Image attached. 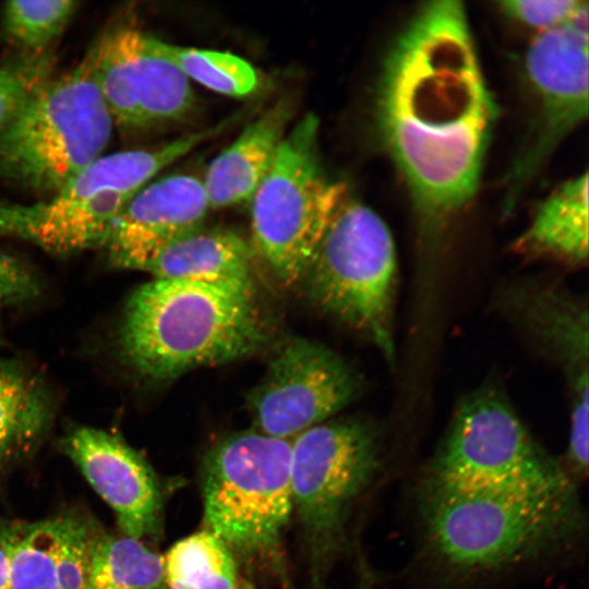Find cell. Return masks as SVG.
Masks as SVG:
<instances>
[{
  "instance_id": "17",
  "label": "cell",
  "mask_w": 589,
  "mask_h": 589,
  "mask_svg": "<svg viewBox=\"0 0 589 589\" xmlns=\"http://www.w3.org/2000/svg\"><path fill=\"white\" fill-rule=\"evenodd\" d=\"M253 253V247L233 230L201 228L157 252L141 271L164 280L251 281Z\"/></svg>"
},
{
  "instance_id": "3",
  "label": "cell",
  "mask_w": 589,
  "mask_h": 589,
  "mask_svg": "<svg viewBox=\"0 0 589 589\" xmlns=\"http://www.w3.org/2000/svg\"><path fill=\"white\" fill-rule=\"evenodd\" d=\"M420 515L431 555L458 574H489L539 558L580 526L574 491L526 495L424 479Z\"/></svg>"
},
{
  "instance_id": "25",
  "label": "cell",
  "mask_w": 589,
  "mask_h": 589,
  "mask_svg": "<svg viewBox=\"0 0 589 589\" xmlns=\"http://www.w3.org/2000/svg\"><path fill=\"white\" fill-rule=\"evenodd\" d=\"M77 4L69 0L9 1L2 16L4 33L27 53L44 52L63 32Z\"/></svg>"
},
{
  "instance_id": "8",
  "label": "cell",
  "mask_w": 589,
  "mask_h": 589,
  "mask_svg": "<svg viewBox=\"0 0 589 589\" xmlns=\"http://www.w3.org/2000/svg\"><path fill=\"white\" fill-rule=\"evenodd\" d=\"M425 479L466 489L548 495L574 491L502 390L483 385L458 404Z\"/></svg>"
},
{
  "instance_id": "29",
  "label": "cell",
  "mask_w": 589,
  "mask_h": 589,
  "mask_svg": "<svg viewBox=\"0 0 589 589\" xmlns=\"http://www.w3.org/2000/svg\"><path fill=\"white\" fill-rule=\"evenodd\" d=\"M37 284L25 265L0 250V300L21 301L36 294Z\"/></svg>"
},
{
  "instance_id": "16",
  "label": "cell",
  "mask_w": 589,
  "mask_h": 589,
  "mask_svg": "<svg viewBox=\"0 0 589 589\" xmlns=\"http://www.w3.org/2000/svg\"><path fill=\"white\" fill-rule=\"evenodd\" d=\"M291 116V103L279 100L211 161L202 180L209 208L251 201L276 156Z\"/></svg>"
},
{
  "instance_id": "28",
  "label": "cell",
  "mask_w": 589,
  "mask_h": 589,
  "mask_svg": "<svg viewBox=\"0 0 589 589\" xmlns=\"http://www.w3.org/2000/svg\"><path fill=\"white\" fill-rule=\"evenodd\" d=\"M584 3L580 0H506L498 5L507 16L539 34L568 21Z\"/></svg>"
},
{
  "instance_id": "20",
  "label": "cell",
  "mask_w": 589,
  "mask_h": 589,
  "mask_svg": "<svg viewBox=\"0 0 589 589\" xmlns=\"http://www.w3.org/2000/svg\"><path fill=\"white\" fill-rule=\"evenodd\" d=\"M64 514L3 536L8 551L5 589H61L59 551Z\"/></svg>"
},
{
  "instance_id": "21",
  "label": "cell",
  "mask_w": 589,
  "mask_h": 589,
  "mask_svg": "<svg viewBox=\"0 0 589 589\" xmlns=\"http://www.w3.org/2000/svg\"><path fill=\"white\" fill-rule=\"evenodd\" d=\"M163 561L168 589H237L230 548L209 530L178 541Z\"/></svg>"
},
{
  "instance_id": "1",
  "label": "cell",
  "mask_w": 589,
  "mask_h": 589,
  "mask_svg": "<svg viewBox=\"0 0 589 589\" xmlns=\"http://www.w3.org/2000/svg\"><path fill=\"white\" fill-rule=\"evenodd\" d=\"M496 118L462 2L423 3L383 60L375 122L411 196L424 253L472 201Z\"/></svg>"
},
{
  "instance_id": "19",
  "label": "cell",
  "mask_w": 589,
  "mask_h": 589,
  "mask_svg": "<svg viewBox=\"0 0 589 589\" xmlns=\"http://www.w3.org/2000/svg\"><path fill=\"white\" fill-rule=\"evenodd\" d=\"M516 252L569 265L588 260V172L561 183L536 208Z\"/></svg>"
},
{
  "instance_id": "4",
  "label": "cell",
  "mask_w": 589,
  "mask_h": 589,
  "mask_svg": "<svg viewBox=\"0 0 589 589\" xmlns=\"http://www.w3.org/2000/svg\"><path fill=\"white\" fill-rule=\"evenodd\" d=\"M112 127L92 47L36 91L0 134V178L53 194L101 156Z\"/></svg>"
},
{
  "instance_id": "23",
  "label": "cell",
  "mask_w": 589,
  "mask_h": 589,
  "mask_svg": "<svg viewBox=\"0 0 589 589\" xmlns=\"http://www.w3.org/2000/svg\"><path fill=\"white\" fill-rule=\"evenodd\" d=\"M153 50L189 80L231 97H245L260 86L259 72L247 60L225 51L182 47L149 35Z\"/></svg>"
},
{
  "instance_id": "7",
  "label": "cell",
  "mask_w": 589,
  "mask_h": 589,
  "mask_svg": "<svg viewBox=\"0 0 589 589\" xmlns=\"http://www.w3.org/2000/svg\"><path fill=\"white\" fill-rule=\"evenodd\" d=\"M318 119L308 113L285 135L251 199L252 247L285 287L301 280L346 185L329 179L317 155Z\"/></svg>"
},
{
  "instance_id": "30",
  "label": "cell",
  "mask_w": 589,
  "mask_h": 589,
  "mask_svg": "<svg viewBox=\"0 0 589 589\" xmlns=\"http://www.w3.org/2000/svg\"><path fill=\"white\" fill-rule=\"evenodd\" d=\"M589 401L572 402L568 459L578 473L588 468Z\"/></svg>"
},
{
  "instance_id": "18",
  "label": "cell",
  "mask_w": 589,
  "mask_h": 589,
  "mask_svg": "<svg viewBox=\"0 0 589 589\" xmlns=\"http://www.w3.org/2000/svg\"><path fill=\"white\" fill-rule=\"evenodd\" d=\"M508 299L527 330L568 369L572 386L589 381L587 306L545 286L520 287Z\"/></svg>"
},
{
  "instance_id": "14",
  "label": "cell",
  "mask_w": 589,
  "mask_h": 589,
  "mask_svg": "<svg viewBox=\"0 0 589 589\" xmlns=\"http://www.w3.org/2000/svg\"><path fill=\"white\" fill-rule=\"evenodd\" d=\"M65 454L111 506L127 537L142 540L158 533L161 493L149 465L119 436L81 426L64 440Z\"/></svg>"
},
{
  "instance_id": "11",
  "label": "cell",
  "mask_w": 589,
  "mask_h": 589,
  "mask_svg": "<svg viewBox=\"0 0 589 589\" xmlns=\"http://www.w3.org/2000/svg\"><path fill=\"white\" fill-rule=\"evenodd\" d=\"M588 12L585 1L568 21L539 33L529 46L525 70L537 109L503 181L506 214L555 148L588 117Z\"/></svg>"
},
{
  "instance_id": "6",
  "label": "cell",
  "mask_w": 589,
  "mask_h": 589,
  "mask_svg": "<svg viewBox=\"0 0 589 589\" xmlns=\"http://www.w3.org/2000/svg\"><path fill=\"white\" fill-rule=\"evenodd\" d=\"M302 279L320 309L364 333L394 364L396 250L388 227L373 209L346 197Z\"/></svg>"
},
{
  "instance_id": "12",
  "label": "cell",
  "mask_w": 589,
  "mask_h": 589,
  "mask_svg": "<svg viewBox=\"0 0 589 589\" xmlns=\"http://www.w3.org/2000/svg\"><path fill=\"white\" fill-rule=\"evenodd\" d=\"M359 388L358 375L335 351L291 337L272 357L249 406L260 432L293 438L345 408Z\"/></svg>"
},
{
  "instance_id": "15",
  "label": "cell",
  "mask_w": 589,
  "mask_h": 589,
  "mask_svg": "<svg viewBox=\"0 0 589 589\" xmlns=\"http://www.w3.org/2000/svg\"><path fill=\"white\" fill-rule=\"evenodd\" d=\"M209 209L202 179L164 177L128 202L105 247L117 267L141 271L157 252L201 229Z\"/></svg>"
},
{
  "instance_id": "26",
  "label": "cell",
  "mask_w": 589,
  "mask_h": 589,
  "mask_svg": "<svg viewBox=\"0 0 589 589\" xmlns=\"http://www.w3.org/2000/svg\"><path fill=\"white\" fill-rule=\"evenodd\" d=\"M52 62L44 51L26 52L0 64V134L33 94L49 81Z\"/></svg>"
},
{
  "instance_id": "5",
  "label": "cell",
  "mask_w": 589,
  "mask_h": 589,
  "mask_svg": "<svg viewBox=\"0 0 589 589\" xmlns=\"http://www.w3.org/2000/svg\"><path fill=\"white\" fill-rule=\"evenodd\" d=\"M208 128L151 149L100 156L45 202L0 201V233L57 255L106 245L128 202L161 169L214 136Z\"/></svg>"
},
{
  "instance_id": "32",
  "label": "cell",
  "mask_w": 589,
  "mask_h": 589,
  "mask_svg": "<svg viewBox=\"0 0 589 589\" xmlns=\"http://www.w3.org/2000/svg\"><path fill=\"white\" fill-rule=\"evenodd\" d=\"M243 589H253V588H251V587L248 586V587H245V588H243Z\"/></svg>"
},
{
  "instance_id": "10",
  "label": "cell",
  "mask_w": 589,
  "mask_h": 589,
  "mask_svg": "<svg viewBox=\"0 0 589 589\" xmlns=\"http://www.w3.org/2000/svg\"><path fill=\"white\" fill-rule=\"evenodd\" d=\"M378 434L358 419L330 420L292 438V502L317 568L337 545L353 502L378 466Z\"/></svg>"
},
{
  "instance_id": "9",
  "label": "cell",
  "mask_w": 589,
  "mask_h": 589,
  "mask_svg": "<svg viewBox=\"0 0 589 589\" xmlns=\"http://www.w3.org/2000/svg\"><path fill=\"white\" fill-rule=\"evenodd\" d=\"M292 438L245 431L217 443L203 471L204 518L209 531L242 554L274 551L293 502Z\"/></svg>"
},
{
  "instance_id": "24",
  "label": "cell",
  "mask_w": 589,
  "mask_h": 589,
  "mask_svg": "<svg viewBox=\"0 0 589 589\" xmlns=\"http://www.w3.org/2000/svg\"><path fill=\"white\" fill-rule=\"evenodd\" d=\"M46 414L39 390L24 375L0 370V461L38 435Z\"/></svg>"
},
{
  "instance_id": "22",
  "label": "cell",
  "mask_w": 589,
  "mask_h": 589,
  "mask_svg": "<svg viewBox=\"0 0 589 589\" xmlns=\"http://www.w3.org/2000/svg\"><path fill=\"white\" fill-rule=\"evenodd\" d=\"M85 589H167L163 557L141 540L100 532Z\"/></svg>"
},
{
  "instance_id": "13",
  "label": "cell",
  "mask_w": 589,
  "mask_h": 589,
  "mask_svg": "<svg viewBox=\"0 0 589 589\" xmlns=\"http://www.w3.org/2000/svg\"><path fill=\"white\" fill-rule=\"evenodd\" d=\"M148 37L133 26H116L93 46L100 92L113 124L122 128L178 121L195 105L190 81L153 50Z\"/></svg>"
},
{
  "instance_id": "27",
  "label": "cell",
  "mask_w": 589,
  "mask_h": 589,
  "mask_svg": "<svg viewBox=\"0 0 589 589\" xmlns=\"http://www.w3.org/2000/svg\"><path fill=\"white\" fill-rule=\"evenodd\" d=\"M100 530L82 516L64 514L59 551L61 589H85Z\"/></svg>"
},
{
  "instance_id": "2",
  "label": "cell",
  "mask_w": 589,
  "mask_h": 589,
  "mask_svg": "<svg viewBox=\"0 0 589 589\" xmlns=\"http://www.w3.org/2000/svg\"><path fill=\"white\" fill-rule=\"evenodd\" d=\"M264 332L251 281L153 278L128 299L119 347L137 373L161 381L243 358L263 344Z\"/></svg>"
},
{
  "instance_id": "31",
  "label": "cell",
  "mask_w": 589,
  "mask_h": 589,
  "mask_svg": "<svg viewBox=\"0 0 589 589\" xmlns=\"http://www.w3.org/2000/svg\"><path fill=\"white\" fill-rule=\"evenodd\" d=\"M8 576V551L4 538H0V589H5Z\"/></svg>"
}]
</instances>
